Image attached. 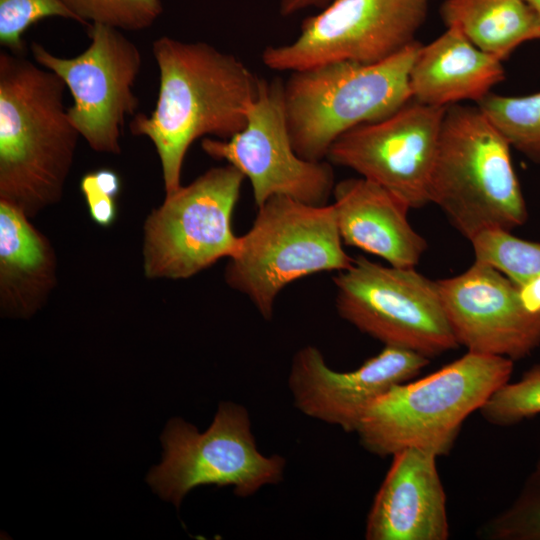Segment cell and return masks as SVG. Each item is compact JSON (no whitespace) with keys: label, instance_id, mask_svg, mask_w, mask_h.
<instances>
[{"label":"cell","instance_id":"cell-1","mask_svg":"<svg viewBox=\"0 0 540 540\" xmlns=\"http://www.w3.org/2000/svg\"><path fill=\"white\" fill-rule=\"evenodd\" d=\"M152 51L160 73L156 105L149 116H134L129 128L152 141L170 194L182 186L184 158L195 140L229 139L245 127L262 79L235 55L206 42L162 36Z\"/></svg>","mask_w":540,"mask_h":540},{"label":"cell","instance_id":"cell-2","mask_svg":"<svg viewBox=\"0 0 540 540\" xmlns=\"http://www.w3.org/2000/svg\"><path fill=\"white\" fill-rule=\"evenodd\" d=\"M65 82L22 54L0 53V200L33 217L61 199L80 134Z\"/></svg>","mask_w":540,"mask_h":540},{"label":"cell","instance_id":"cell-3","mask_svg":"<svg viewBox=\"0 0 540 540\" xmlns=\"http://www.w3.org/2000/svg\"><path fill=\"white\" fill-rule=\"evenodd\" d=\"M511 359L468 351L415 381L397 384L364 410L355 433L379 457L407 448L450 453L465 420L507 383Z\"/></svg>","mask_w":540,"mask_h":540},{"label":"cell","instance_id":"cell-4","mask_svg":"<svg viewBox=\"0 0 540 540\" xmlns=\"http://www.w3.org/2000/svg\"><path fill=\"white\" fill-rule=\"evenodd\" d=\"M510 148L477 105L446 107L429 201L469 240L486 229L511 231L526 222Z\"/></svg>","mask_w":540,"mask_h":540},{"label":"cell","instance_id":"cell-5","mask_svg":"<svg viewBox=\"0 0 540 540\" xmlns=\"http://www.w3.org/2000/svg\"><path fill=\"white\" fill-rule=\"evenodd\" d=\"M421 45L415 41L376 63L340 61L291 72L283 81V104L297 154L325 160L340 136L409 102L410 69Z\"/></svg>","mask_w":540,"mask_h":540},{"label":"cell","instance_id":"cell-6","mask_svg":"<svg viewBox=\"0 0 540 540\" xmlns=\"http://www.w3.org/2000/svg\"><path fill=\"white\" fill-rule=\"evenodd\" d=\"M250 229L239 236L224 278L271 320L280 292L308 275L342 271L353 263L343 248L333 205H310L273 196L257 208Z\"/></svg>","mask_w":540,"mask_h":540},{"label":"cell","instance_id":"cell-7","mask_svg":"<svg viewBox=\"0 0 540 540\" xmlns=\"http://www.w3.org/2000/svg\"><path fill=\"white\" fill-rule=\"evenodd\" d=\"M161 441L163 460L147 481L176 507L201 485L232 486L237 496L249 497L283 480L286 460L258 450L249 413L234 402H221L204 432L183 419H171Z\"/></svg>","mask_w":540,"mask_h":540},{"label":"cell","instance_id":"cell-8","mask_svg":"<svg viewBox=\"0 0 540 540\" xmlns=\"http://www.w3.org/2000/svg\"><path fill=\"white\" fill-rule=\"evenodd\" d=\"M333 281L340 317L384 346L427 358L458 347L437 281L415 268L384 266L358 256Z\"/></svg>","mask_w":540,"mask_h":540},{"label":"cell","instance_id":"cell-9","mask_svg":"<svg viewBox=\"0 0 540 540\" xmlns=\"http://www.w3.org/2000/svg\"><path fill=\"white\" fill-rule=\"evenodd\" d=\"M244 179L237 168L227 164L166 194L145 223V275L186 279L221 258L232 257L239 246L232 216Z\"/></svg>","mask_w":540,"mask_h":540},{"label":"cell","instance_id":"cell-10","mask_svg":"<svg viewBox=\"0 0 540 540\" xmlns=\"http://www.w3.org/2000/svg\"><path fill=\"white\" fill-rule=\"evenodd\" d=\"M432 0H334L289 43L267 46L263 64L298 71L327 63L386 60L416 40Z\"/></svg>","mask_w":540,"mask_h":540},{"label":"cell","instance_id":"cell-11","mask_svg":"<svg viewBox=\"0 0 540 540\" xmlns=\"http://www.w3.org/2000/svg\"><path fill=\"white\" fill-rule=\"evenodd\" d=\"M89 46L72 58L59 57L33 42L36 63L56 73L73 97L68 115L96 152L119 154L125 118L134 115L138 98L133 86L141 69L138 47L121 30L92 23Z\"/></svg>","mask_w":540,"mask_h":540},{"label":"cell","instance_id":"cell-12","mask_svg":"<svg viewBox=\"0 0 540 540\" xmlns=\"http://www.w3.org/2000/svg\"><path fill=\"white\" fill-rule=\"evenodd\" d=\"M202 150L237 168L251 184L256 207L273 196L310 205L328 203L335 187L333 165L295 151L285 116L283 81L262 79L245 127L229 139L205 137Z\"/></svg>","mask_w":540,"mask_h":540},{"label":"cell","instance_id":"cell-13","mask_svg":"<svg viewBox=\"0 0 540 540\" xmlns=\"http://www.w3.org/2000/svg\"><path fill=\"white\" fill-rule=\"evenodd\" d=\"M445 110L411 99L390 116L340 136L327 160L385 188L409 209L423 207L430 203Z\"/></svg>","mask_w":540,"mask_h":540},{"label":"cell","instance_id":"cell-14","mask_svg":"<svg viewBox=\"0 0 540 540\" xmlns=\"http://www.w3.org/2000/svg\"><path fill=\"white\" fill-rule=\"evenodd\" d=\"M437 284L454 336L468 351L514 361L540 345V315L524 307L518 285L493 267L475 261Z\"/></svg>","mask_w":540,"mask_h":540},{"label":"cell","instance_id":"cell-15","mask_svg":"<svg viewBox=\"0 0 540 540\" xmlns=\"http://www.w3.org/2000/svg\"><path fill=\"white\" fill-rule=\"evenodd\" d=\"M429 363L416 352L384 346L357 369H331L321 351L307 345L293 356L288 386L304 415L355 432L365 408L393 386L407 382Z\"/></svg>","mask_w":540,"mask_h":540},{"label":"cell","instance_id":"cell-16","mask_svg":"<svg viewBox=\"0 0 540 540\" xmlns=\"http://www.w3.org/2000/svg\"><path fill=\"white\" fill-rule=\"evenodd\" d=\"M437 456L417 448L392 455L365 525L367 540H446V495Z\"/></svg>","mask_w":540,"mask_h":540},{"label":"cell","instance_id":"cell-17","mask_svg":"<svg viewBox=\"0 0 540 540\" xmlns=\"http://www.w3.org/2000/svg\"><path fill=\"white\" fill-rule=\"evenodd\" d=\"M332 196L343 244L378 256L391 266L415 268L427 243L409 223L406 204L363 177L336 183Z\"/></svg>","mask_w":540,"mask_h":540},{"label":"cell","instance_id":"cell-18","mask_svg":"<svg viewBox=\"0 0 540 540\" xmlns=\"http://www.w3.org/2000/svg\"><path fill=\"white\" fill-rule=\"evenodd\" d=\"M505 78L502 61L476 47L457 28L421 45L410 69L412 99L448 107L462 101L478 103Z\"/></svg>","mask_w":540,"mask_h":540},{"label":"cell","instance_id":"cell-19","mask_svg":"<svg viewBox=\"0 0 540 540\" xmlns=\"http://www.w3.org/2000/svg\"><path fill=\"white\" fill-rule=\"evenodd\" d=\"M16 206L0 200V293L2 309L29 316L55 281V256L47 239Z\"/></svg>","mask_w":540,"mask_h":540},{"label":"cell","instance_id":"cell-20","mask_svg":"<svg viewBox=\"0 0 540 540\" xmlns=\"http://www.w3.org/2000/svg\"><path fill=\"white\" fill-rule=\"evenodd\" d=\"M440 15L446 27L502 62L523 43L540 40V16L525 0H445Z\"/></svg>","mask_w":540,"mask_h":540},{"label":"cell","instance_id":"cell-21","mask_svg":"<svg viewBox=\"0 0 540 540\" xmlns=\"http://www.w3.org/2000/svg\"><path fill=\"white\" fill-rule=\"evenodd\" d=\"M510 146L540 161V91L524 96L488 94L476 104Z\"/></svg>","mask_w":540,"mask_h":540},{"label":"cell","instance_id":"cell-22","mask_svg":"<svg viewBox=\"0 0 540 540\" xmlns=\"http://www.w3.org/2000/svg\"><path fill=\"white\" fill-rule=\"evenodd\" d=\"M470 242L475 261L493 267L518 286L540 276V243L499 228L483 230Z\"/></svg>","mask_w":540,"mask_h":540},{"label":"cell","instance_id":"cell-23","mask_svg":"<svg viewBox=\"0 0 540 540\" xmlns=\"http://www.w3.org/2000/svg\"><path fill=\"white\" fill-rule=\"evenodd\" d=\"M492 540H540V455L514 501L480 529Z\"/></svg>","mask_w":540,"mask_h":540},{"label":"cell","instance_id":"cell-24","mask_svg":"<svg viewBox=\"0 0 540 540\" xmlns=\"http://www.w3.org/2000/svg\"><path fill=\"white\" fill-rule=\"evenodd\" d=\"M495 426H512L540 414V364L532 366L520 380L498 388L479 409Z\"/></svg>","mask_w":540,"mask_h":540},{"label":"cell","instance_id":"cell-25","mask_svg":"<svg viewBox=\"0 0 540 540\" xmlns=\"http://www.w3.org/2000/svg\"><path fill=\"white\" fill-rule=\"evenodd\" d=\"M82 25H108L119 30L149 28L163 12L160 0H63Z\"/></svg>","mask_w":540,"mask_h":540},{"label":"cell","instance_id":"cell-26","mask_svg":"<svg viewBox=\"0 0 540 540\" xmlns=\"http://www.w3.org/2000/svg\"><path fill=\"white\" fill-rule=\"evenodd\" d=\"M81 20L63 0H0V43L10 52L22 54L23 33L46 17Z\"/></svg>","mask_w":540,"mask_h":540},{"label":"cell","instance_id":"cell-27","mask_svg":"<svg viewBox=\"0 0 540 540\" xmlns=\"http://www.w3.org/2000/svg\"><path fill=\"white\" fill-rule=\"evenodd\" d=\"M120 178L110 169H99L85 174L80 189L86 199L92 220L108 227L117 218L116 199L120 192Z\"/></svg>","mask_w":540,"mask_h":540},{"label":"cell","instance_id":"cell-28","mask_svg":"<svg viewBox=\"0 0 540 540\" xmlns=\"http://www.w3.org/2000/svg\"><path fill=\"white\" fill-rule=\"evenodd\" d=\"M520 299L531 313L540 315V276L518 286Z\"/></svg>","mask_w":540,"mask_h":540},{"label":"cell","instance_id":"cell-29","mask_svg":"<svg viewBox=\"0 0 540 540\" xmlns=\"http://www.w3.org/2000/svg\"><path fill=\"white\" fill-rule=\"evenodd\" d=\"M334 0H279V11L283 16H290L308 8L323 9Z\"/></svg>","mask_w":540,"mask_h":540},{"label":"cell","instance_id":"cell-30","mask_svg":"<svg viewBox=\"0 0 540 540\" xmlns=\"http://www.w3.org/2000/svg\"><path fill=\"white\" fill-rule=\"evenodd\" d=\"M540 16V0H525Z\"/></svg>","mask_w":540,"mask_h":540}]
</instances>
